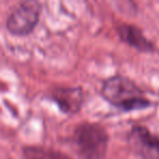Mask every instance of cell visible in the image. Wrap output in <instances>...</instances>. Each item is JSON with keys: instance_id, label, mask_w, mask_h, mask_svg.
Wrapping results in <instances>:
<instances>
[{"instance_id": "cell-1", "label": "cell", "mask_w": 159, "mask_h": 159, "mask_svg": "<svg viewBox=\"0 0 159 159\" xmlns=\"http://www.w3.org/2000/svg\"><path fill=\"white\" fill-rule=\"evenodd\" d=\"M102 95L109 104L124 112L143 110L152 104L132 80L123 75H113L105 80Z\"/></svg>"}, {"instance_id": "cell-2", "label": "cell", "mask_w": 159, "mask_h": 159, "mask_svg": "<svg viewBox=\"0 0 159 159\" xmlns=\"http://www.w3.org/2000/svg\"><path fill=\"white\" fill-rule=\"evenodd\" d=\"M72 141L82 159H105L109 136L100 124L83 122L74 129Z\"/></svg>"}, {"instance_id": "cell-3", "label": "cell", "mask_w": 159, "mask_h": 159, "mask_svg": "<svg viewBox=\"0 0 159 159\" xmlns=\"http://www.w3.org/2000/svg\"><path fill=\"white\" fill-rule=\"evenodd\" d=\"M42 3L35 0L19 2L6 20V29L14 36H25L35 30L39 21Z\"/></svg>"}, {"instance_id": "cell-4", "label": "cell", "mask_w": 159, "mask_h": 159, "mask_svg": "<svg viewBox=\"0 0 159 159\" xmlns=\"http://www.w3.org/2000/svg\"><path fill=\"white\" fill-rule=\"evenodd\" d=\"M132 152L141 159H159V135L141 124H134L126 134Z\"/></svg>"}, {"instance_id": "cell-5", "label": "cell", "mask_w": 159, "mask_h": 159, "mask_svg": "<svg viewBox=\"0 0 159 159\" xmlns=\"http://www.w3.org/2000/svg\"><path fill=\"white\" fill-rule=\"evenodd\" d=\"M49 96L66 115L76 113L85 99L84 91L81 87H53Z\"/></svg>"}, {"instance_id": "cell-6", "label": "cell", "mask_w": 159, "mask_h": 159, "mask_svg": "<svg viewBox=\"0 0 159 159\" xmlns=\"http://www.w3.org/2000/svg\"><path fill=\"white\" fill-rule=\"evenodd\" d=\"M117 34L122 42L142 52H152L156 50L154 43L150 42L139 27L134 24L122 23L117 26Z\"/></svg>"}, {"instance_id": "cell-7", "label": "cell", "mask_w": 159, "mask_h": 159, "mask_svg": "<svg viewBox=\"0 0 159 159\" xmlns=\"http://www.w3.org/2000/svg\"><path fill=\"white\" fill-rule=\"evenodd\" d=\"M22 152L23 159H72L62 152L39 146H26Z\"/></svg>"}]
</instances>
